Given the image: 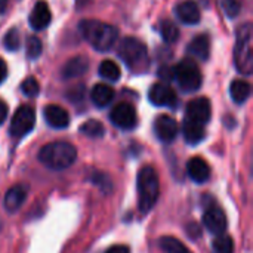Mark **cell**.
<instances>
[{
  "mask_svg": "<svg viewBox=\"0 0 253 253\" xmlns=\"http://www.w3.org/2000/svg\"><path fill=\"white\" fill-rule=\"evenodd\" d=\"M187 172L194 182L203 184L211 176V168L202 157H193L187 163Z\"/></svg>",
  "mask_w": 253,
  "mask_h": 253,
  "instance_id": "17",
  "label": "cell"
},
{
  "mask_svg": "<svg viewBox=\"0 0 253 253\" xmlns=\"http://www.w3.org/2000/svg\"><path fill=\"white\" fill-rule=\"evenodd\" d=\"M234 64L239 73L251 76L253 70L252 25L248 22L237 30V40L234 47Z\"/></svg>",
  "mask_w": 253,
  "mask_h": 253,
  "instance_id": "4",
  "label": "cell"
},
{
  "mask_svg": "<svg viewBox=\"0 0 253 253\" xmlns=\"http://www.w3.org/2000/svg\"><path fill=\"white\" fill-rule=\"evenodd\" d=\"M43 116L46 123L53 127V129H65L70 125V116L67 113V110H64L59 105H47L43 110Z\"/></svg>",
  "mask_w": 253,
  "mask_h": 253,
  "instance_id": "13",
  "label": "cell"
},
{
  "mask_svg": "<svg viewBox=\"0 0 253 253\" xmlns=\"http://www.w3.org/2000/svg\"><path fill=\"white\" fill-rule=\"evenodd\" d=\"M7 76V67H6V62L0 58V84L3 83V80L6 79Z\"/></svg>",
  "mask_w": 253,
  "mask_h": 253,
  "instance_id": "34",
  "label": "cell"
},
{
  "mask_svg": "<svg viewBox=\"0 0 253 253\" xmlns=\"http://www.w3.org/2000/svg\"><path fill=\"white\" fill-rule=\"evenodd\" d=\"M34 123H36V111H34V108L30 107V105H21L15 111V114H13V117L10 120L9 132L15 138H22L28 132L33 130Z\"/></svg>",
  "mask_w": 253,
  "mask_h": 253,
  "instance_id": "7",
  "label": "cell"
},
{
  "mask_svg": "<svg viewBox=\"0 0 253 253\" xmlns=\"http://www.w3.org/2000/svg\"><path fill=\"white\" fill-rule=\"evenodd\" d=\"M90 99L96 107L104 108L110 105L111 101L114 99V89L105 83H98L90 90Z\"/></svg>",
  "mask_w": 253,
  "mask_h": 253,
  "instance_id": "20",
  "label": "cell"
},
{
  "mask_svg": "<svg viewBox=\"0 0 253 253\" xmlns=\"http://www.w3.org/2000/svg\"><path fill=\"white\" fill-rule=\"evenodd\" d=\"M80 132L89 138H101L105 132L104 125L98 120H87L80 126Z\"/></svg>",
  "mask_w": 253,
  "mask_h": 253,
  "instance_id": "25",
  "label": "cell"
},
{
  "mask_svg": "<svg viewBox=\"0 0 253 253\" xmlns=\"http://www.w3.org/2000/svg\"><path fill=\"white\" fill-rule=\"evenodd\" d=\"M222 7L230 18H236L240 13V3L239 0H222Z\"/></svg>",
  "mask_w": 253,
  "mask_h": 253,
  "instance_id": "31",
  "label": "cell"
},
{
  "mask_svg": "<svg viewBox=\"0 0 253 253\" xmlns=\"http://www.w3.org/2000/svg\"><path fill=\"white\" fill-rule=\"evenodd\" d=\"M39 160L47 169L52 170H64L70 168L77 159V150L73 144L56 141L44 145L39 151Z\"/></svg>",
  "mask_w": 253,
  "mask_h": 253,
  "instance_id": "2",
  "label": "cell"
},
{
  "mask_svg": "<svg viewBox=\"0 0 253 253\" xmlns=\"http://www.w3.org/2000/svg\"><path fill=\"white\" fill-rule=\"evenodd\" d=\"M50 19H52V15H50L47 3L46 1H37L36 6L31 10V15H30L31 28L36 30V31H40V30H43V28H46L49 25Z\"/></svg>",
  "mask_w": 253,
  "mask_h": 253,
  "instance_id": "15",
  "label": "cell"
},
{
  "mask_svg": "<svg viewBox=\"0 0 253 253\" xmlns=\"http://www.w3.org/2000/svg\"><path fill=\"white\" fill-rule=\"evenodd\" d=\"M212 116V107H211V101L208 98H196L193 101L188 102L187 105V119L193 120L196 123L200 125H206L211 120Z\"/></svg>",
  "mask_w": 253,
  "mask_h": 253,
  "instance_id": "9",
  "label": "cell"
},
{
  "mask_svg": "<svg viewBox=\"0 0 253 253\" xmlns=\"http://www.w3.org/2000/svg\"><path fill=\"white\" fill-rule=\"evenodd\" d=\"M21 90H22V93L25 96H30V98L36 96L39 93V90H40V86H39V82L36 80V77L25 79L22 82V84H21Z\"/></svg>",
  "mask_w": 253,
  "mask_h": 253,
  "instance_id": "30",
  "label": "cell"
},
{
  "mask_svg": "<svg viewBox=\"0 0 253 253\" xmlns=\"http://www.w3.org/2000/svg\"><path fill=\"white\" fill-rule=\"evenodd\" d=\"M89 68V61L84 56H74L65 62L62 67V77L64 79H77L83 76Z\"/></svg>",
  "mask_w": 253,
  "mask_h": 253,
  "instance_id": "19",
  "label": "cell"
},
{
  "mask_svg": "<svg viewBox=\"0 0 253 253\" xmlns=\"http://www.w3.org/2000/svg\"><path fill=\"white\" fill-rule=\"evenodd\" d=\"M203 224L206 230H209L212 234H224L227 230V216L224 211L218 206H211L203 215Z\"/></svg>",
  "mask_w": 253,
  "mask_h": 253,
  "instance_id": "11",
  "label": "cell"
},
{
  "mask_svg": "<svg viewBox=\"0 0 253 253\" xmlns=\"http://www.w3.org/2000/svg\"><path fill=\"white\" fill-rule=\"evenodd\" d=\"M110 120L120 129L129 130L133 129L136 125V113L135 108L129 102H120L114 105L110 113Z\"/></svg>",
  "mask_w": 253,
  "mask_h": 253,
  "instance_id": "8",
  "label": "cell"
},
{
  "mask_svg": "<svg viewBox=\"0 0 253 253\" xmlns=\"http://www.w3.org/2000/svg\"><path fill=\"white\" fill-rule=\"evenodd\" d=\"M79 31L82 37L96 50L107 52L110 50L117 39H119V30L114 25L96 21V19H84L79 25Z\"/></svg>",
  "mask_w": 253,
  "mask_h": 253,
  "instance_id": "1",
  "label": "cell"
},
{
  "mask_svg": "<svg viewBox=\"0 0 253 253\" xmlns=\"http://www.w3.org/2000/svg\"><path fill=\"white\" fill-rule=\"evenodd\" d=\"M148 98L157 107H175L178 98L175 90L166 83H156L150 87Z\"/></svg>",
  "mask_w": 253,
  "mask_h": 253,
  "instance_id": "10",
  "label": "cell"
},
{
  "mask_svg": "<svg viewBox=\"0 0 253 253\" xmlns=\"http://www.w3.org/2000/svg\"><path fill=\"white\" fill-rule=\"evenodd\" d=\"M138 206L142 213L150 212L160 193V184H159V176L156 170L151 166L142 168L138 173Z\"/></svg>",
  "mask_w": 253,
  "mask_h": 253,
  "instance_id": "3",
  "label": "cell"
},
{
  "mask_svg": "<svg viewBox=\"0 0 253 253\" xmlns=\"http://www.w3.org/2000/svg\"><path fill=\"white\" fill-rule=\"evenodd\" d=\"M117 55L130 70H139L147 65L148 50L139 39L125 37L117 47Z\"/></svg>",
  "mask_w": 253,
  "mask_h": 253,
  "instance_id": "5",
  "label": "cell"
},
{
  "mask_svg": "<svg viewBox=\"0 0 253 253\" xmlns=\"http://www.w3.org/2000/svg\"><path fill=\"white\" fill-rule=\"evenodd\" d=\"M187 52L191 56H196L202 61H206L211 55V40L206 34H200L194 37L187 47Z\"/></svg>",
  "mask_w": 253,
  "mask_h": 253,
  "instance_id": "18",
  "label": "cell"
},
{
  "mask_svg": "<svg viewBox=\"0 0 253 253\" xmlns=\"http://www.w3.org/2000/svg\"><path fill=\"white\" fill-rule=\"evenodd\" d=\"M25 199H27V187L21 185V184L19 185H13L4 194V199H3L4 209L7 212H16L22 206Z\"/></svg>",
  "mask_w": 253,
  "mask_h": 253,
  "instance_id": "16",
  "label": "cell"
},
{
  "mask_svg": "<svg viewBox=\"0 0 253 253\" xmlns=\"http://www.w3.org/2000/svg\"><path fill=\"white\" fill-rule=\"evenodd\" d=\"M160 248L166 253H193L182 242L170 236H165L160 239Z\"/></svg>",
  "mask_w": 253,
  "mask_h": 253,
  "instance_id": "24",
  "label": "cell"
},
{
  "mask_svg": "<svg viewBox=\"0 0 253 253\" xmlns=\"http://www.w3.org/2000/svg\"><path fill=\"white\" fill-rule=\"evenodd\" d=\"M7 117V105L0 99V125L6 120Z\"/></svg>",
  "mask_w": 253,
  "mask_h": 253,
  "instance_id": "35",
  "label": "cell"
},
{
  "mask_svg": "<svg viewBox=\"0 0 253 253\" xmlns=\"http://www.w3.org/2000/svg\"><path fill=\"white\" fill-rule=\"evenodd\" d=\"M43 47H42V42L36 37V36H31L27 39V43H25V52H27V56L31 58V59H36L40 56Z\"/></svg>",
  "mask_w": 253,
  "mask_h": 253,
  "instance_id": "28",
  "label": "cell"
},
{
  "mask_svg": "<svg viewBox=\"0 0 253 253\" xmlns=\"http://www.w3.org/2000/svg\"><path fill=\"white\" fill-rule=\"evenodd\" d=\"M160 33H162V37H163V40L166 43H175L179 39L178 27L172 21H169V19H165L160 24Z\"/></svg>",
  "mask_w": 253,
  "mask_h": 253,
  "instance_id": "26",
  "label": "cell"
},
{
  "mask_svg": "<svg viewBox=\"0 0 253 253\" xmlns=\"http://www.w3.org/2000/svg\"><path fill=\"white\" fill-rule=\"evenodd\" d=\"M173 79L178 82L181 90L187 93L199 90L203 80L197 64L191 59H184L173 68Z\"/></svg>",
  "mask_w": 253,
  "mask_h": 253,
  "instance_id": "6",
  "label": "cell"
},
{
  "mask_svg": "<svg viewBox=\"0 0 253 253\" xmlns=\"http://www.w3.org/2000/svg\"><path fill=\"white\" fill-rule=\"evenodd\" d=\"M175 13H176V18L182 24H187V25H196V24H199V21L202 18L199 6L193 0H185L182 3H179L175 7Z\"/></svg>",
  "mask_w": 253,
  "mask_h": 253,
  "instance_id": "14",
  "label": "cell"
},
{
  "mask_svg": "<svg viewBox=\"0 0 253 253\" xmlns=\"http://www.w3.org/2000/svg\"><path fill=\"white\" fill-rule=\"evenodd\" d=\"M182 135L188 144L196 145L205 139V126L200 123H196L193 120L185 119V122L182 125Z\"/></svg>",
  "mask_w": 253,
  "mask_h": 253,
  "instance_id": "21",
  "label": "cell"
},
{
  "mask_svg": "<svg viewBox=\"0 0 253 253\" xmlns=\"http://www.w3.org/2000/svg\"><path fill=\"white\" fill-rule=\"evenodd\" d=\"M154 132L162 142H170L178 135V123L173 117L162 114L154 122Z\"/></svg>",
  "mask_w": 253,
  "mask_h": 253,
  "instance_id": "12",
  "label": "cell"
},
{
  "mask_svg": "<svg viewBox=\"0 0 253 253\" xmlns=\"http://www.w3.org/2000/svg\"><path fill=\"white\" fill-rule=\"evenodd\" d=\"M3 44H4V47H6L9 52L18 50V47H19V33H18V30L10 28V30L6 33L4 39H3Z\"/></svg>",
  "mask_w": 253,
  "mask_h": 253,
  "instance_id": "29",
  "label": "cell"
},
{
  "mask_svg": "<svg viewBox=\"0 0 253 253\" xmlns=\"http://www.w3.org/2000/svg\"><path fill=\"white\" fill-rule=\"evenodd\" d=\"M105 253H130V249L125 245H116V246H111Z\"/></svg>",
  "mask_w": 253,
  "mask_h": 253,
  "instance_id": "33",
  "label": "cell"
},
{
  "mask_svg": "<svg viewBox=\"0 0 253 253\" xmlns=\"http://www.w3.org/2000/svg\"><path fill=\"white\" fill-rule=\"evenodd\" d=\"M230 93H231V98L236 104H243L251 96V84L245 80L237 79L231 83Z\"/></svg>",
  "mask_w": 253,
  "mask_h": 253,
  "instance_id": "22",
  "label": "cell"
},
{
  "mask_svg": "<svg viewBox=\"0 0 253 253\" xmlns=\"http://www.w3.org/2000/svg\"><path fill=\"white\" fill-rule=\"evenodd\" d=\"M99 76L102 79L108 80V82H117L120 79V76H122V70L114 61L105 59L99 65Z\"/></svg>",
  "mask_w": 253,
  "mask_h": 253,
  "instance_id": "23",
  "label": "cell"
},
{
  "mask_svg": "<svg viewBox=\"0 0 253 253\" xmlns=\"http://www.w3.org/2000/svg\"><path fill=\"white\" fill-rule=\"evenodd\" d=\"M7 1H9V0H0V15L4 13V10H6V7H7Z\"/></svg>",
  "mask_w": 253,
  "mask_h": 253,
  "instance_id": "36",
  "label": "cell"
},
{
  "mask_svg": "<svg viewBox=\"0 0 253 253\" xmlns=\"http://www.w3.org/2000/svg\"><path fill=\"white\" fill-rule=\"evenodd\" d=\"M213 252L215 253H234V242L227 234H219L213 240Z\"/></svg>",
  "mask_w": 253,
  "mask_h": 253,
  "instance_id": "27",
  "label": "cell"
},
{
  "mask_svg": "<svg viewBox=\"0 0 253 253\" xmlns=\"http://www.w3.org/2000/svg\"><path fill=\"white\" fill-rule=\"evenodd\" d=\"M159 76L165 80V82H170L173 79V68H169V67H163L159 73Z\"/></svg>",
  "mask_w": 253,
  "mask_h": 253,
  "instance_id": "32",
  "label": "cell"
}]
</instances>
